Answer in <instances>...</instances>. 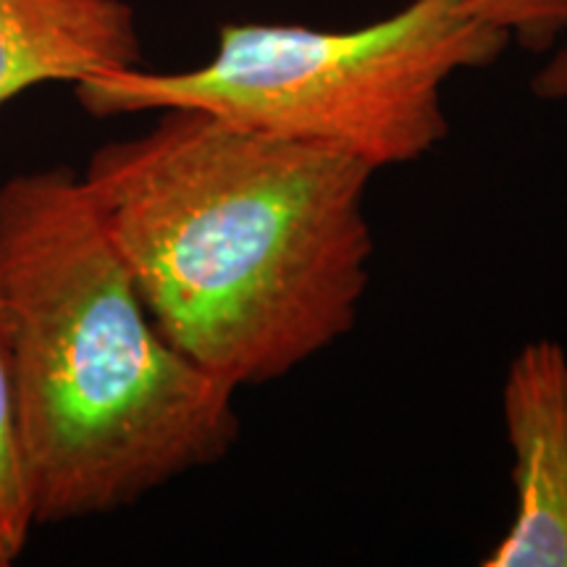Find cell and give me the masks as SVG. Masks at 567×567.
<instances>
[{"label":"cell","mask_w":567,"mask_h":567,"mask_svg":"<svg viewBox=\"0 0 567 567\" xmlns=\"http://www.w3.org/2000/svg\"><path fill=\"white\" fill-rule=\"evenodd\" d=\"M375 168L200 109L158 111L80 174L153 321L239 389L271 384L358 321Z\"/></svg>","instance_id":"cell-1"},{"label":"cell","mask_w":567,"mask_h":567,"mask_svg":"<svg viewBox=\"0 0 567 567\" xmlns=\"http://www.w3.org/2000/svg\"><path fill=\"white\" fill-rule=\"evenodd\" d=\"M0 342L38 526L116 513L237 444V392L163 337L71 168L0 184Z\"/></svg>","instance_id":"cell-2"},{"label":"cell","mask_w":567,"mask_h":567,"mask_svg":"<svg viewBox=\"0 0 567 567\" xmlns=\"http://www.w3.org/2000/svg\"><path fill=\"white\" fill-rule=\"evenodd\" d=\"M507 48V34L463 0H410L354 30L224 24L200 66L109 71L74 84V95L92 118L200 109L381 172L434 153L450 134L446 82L492 66Z\"/></svg>","instance_id":"cell-3"},{"label":"cell","mask_w":567,"mask_h":567,"mask_svg":"<svg viewBox=\"0 0 567 567\" xmlns=\"http://www.w3.org/2000/svg\"><path fill=\"white\" fill-rule=\"evenodd\" d=\"M513 452L515 517L484 567H567V352L551 339L523 344L502 386Z\"/></svg>","instance_id":"cell-4"},{"label":"cell","mask_w":567,"mask_h":567,"mask_svg":"<svg viewBox=\"0 0 567 567\" xmlns=\"http://www.w3.org/2000/svg\"><path fill=\"white\" fill-rule=\"evenodd\" d=\"M140 61L126 0H0V105L38 84H80Z\"/></svg>","instance_id":"cell-5"},{"label":"cell","mask_w":567,"mask_h":567,"mask_svg":"<svg viewBox=\"0 0 567 567\" xmlns=\"http://www.w3.org/2000/svg\"><path fill=\"white\" fill-rule=\"evenodd\" d=\"M34 515L30 471L21 444L17 405H13L9 363L0 342V567H11L24 555Z\"/></svg>","instance_id":"cell-6"},{"label":"cell","mask_w":567,"mask_h":567,"mask_svg":"<svg viewBox=\"0 0 567 567\" xmlns=\"http://www.w3.org/2000/svg\"><path fill=\"white\" fill-rule=\"evenodd\" d=\"M463 3L507 34L509 45L530 53H549L567 34V0H463Z\"/></svg>","instance_id":"cell-7"},{"label":"cell","mask_w":567,"mask_h":567,"mask_svg":"<svg viewBox=\"0 0 567 567\" xmlns=\"http://www.w3.org/2000/svg\"><path fill=\"white\" fill-rule=\"evenodd\" d=\"M530 90L538 101L567 103V34L549 51V59L536 71Z\"/></svg>","instance_id":"cell-8"}]
</instances>
